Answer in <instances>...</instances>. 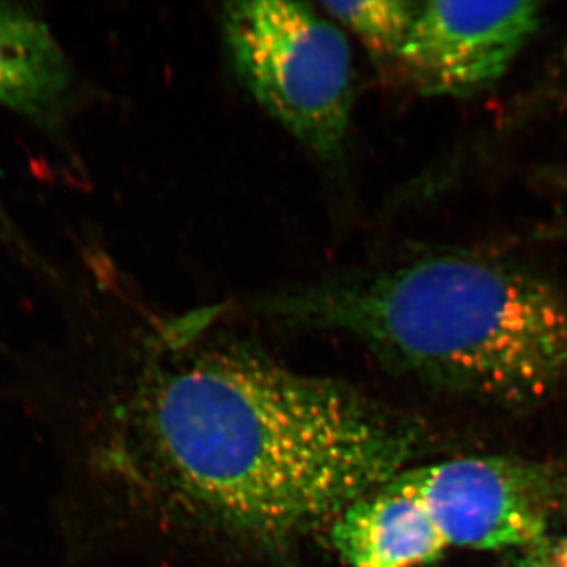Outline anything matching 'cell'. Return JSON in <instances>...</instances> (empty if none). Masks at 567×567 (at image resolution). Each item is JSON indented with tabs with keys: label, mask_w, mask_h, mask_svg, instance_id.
<instances>
[{
	"label": "cell",
	"mask_w": 567,
	"mask_h": 567,
	"mask_svg": "<svg viewBox=\"0 0 567 567\" xmlns=\"http://www.w3.org/2000/svg\"><path fill=\"white\" fill-rule=\"evenodd\" d=\"M126 427L183 509L259 543L333 524L402 472L416 447L410 425L344 383L238 349L156 365Z\"/></svg>",
	"instance_id": "obj_1"
},
{
	"label": "cell",
	"mask_w": 567,
	"mask_h": 567,
	"mask_svg": "<svg viewBox=\"0 0 567 567\" xmlns=\"http://www.w3.org/2000/svg\"><path fill=\"white\" fill-rule=\"evenodd\" d=\"M249 308L342 331L432 385L529 404L567 380V300L524 265L431 249L260 295Z\"/></svg>",
	"instance_id": "obj_2"
},
{
	"label": "cell",
	"mask_w": 567,
	"mask_h": 567,
	"mask_svg": "<svg viewBox=\"0 0 567 567\" xmlns=\"http://www.w3.org/2000/svg\"><path fill=\"white\" fill-rule=\"evenodd\" d=\"M235 70L256 102L319 162L344 159L352 128L354 65L346 33L301 2L224 7Z\"/></svg>",
	"instance_id": "obj_3"
},
{
	"label": "cell",
	"mask_w": 567,
	"mask_h": 567,
	"mask_svg": "<svg viewBox=\"0 0 567 567\" xmlns=\"http://www.w3.org/2000/svg\"><path fill=\"white\" fill-rule=\"evenodd\" d=\"M393 481L423 506L447 547L535 546L548 537L558 507L554 475L516 458H454L404 468Z\"/></svg>",
	"instance_id": "obj_4"
},
{
	"label": "cell",
	"mask_w": 567,
	"mask_h": 567,
	"mask_svg": "<svg viewBox=\"0 0 567 567\" xmlns=\"http://www.w3.org/2000/svg\"><path fill=\"white\" fill-rule=\"evenodd\" d=\"M543 20L537 2H424L395 63L425 95H476L511 69Z\"/></svg>",
	"instance_id": "obj_5"
},
{
	"label": "cell",
	"mask_w": 567,
	"mask_h": 567,
	"mask_svg": "<svg viewBox=\"0 0 567 567\" xmlns=\"http://www.w3.org/2000/svg\"><path fill=\"white\" fill-rule=\"evenodd\" d=\"M74 71L40 14L0 2V107L54 130L69 111Z\"/></svg>",
	"instance_id": "obj_6"
},
{
	"label": "cell",
	"mask_w": 567,
	"mask_h": 567,
	"mask_svg": "<svg viewBox=\"0 0 567 567\" xmlns=\"http://www.w3.org/2000/svg\"><path fill=\"white\" fill-rule=\"evenodd\" d=\"M331 540L349 567H429L447 548L423 506L393 477L336 518Z\"/></svg>",
	"instance_id": "obj_7"
},
{
	"label": "cell",
	"mask_w": 567,
	"mask_h": 567,
	"mask_svg": "<svg viewBox=\"0 0 567 567\" xmlns=\"http://www.w3.org/2000/svg\"><path fill=\"white\" fill-rule=\"evenodd\" d=\"M320 9L361 40L380 61H394L404 47L417 3L394 0L322 2Z\"/></svg>",
	"instance_id": "obj_8"
},
{
	"label": "cell",
	"mask_w": 567,
	"mask_h": 567,
	"mask_svg": "<svg viewBox=\"0 0 567 567\" xmlns=\"http://www.w3.org/2000/svg\"><path fill=\"white\" fill-rule=\"evenodd\" d=\"M499 567H567V536H548L535 546L522 548Z\"/></svg>",
	"instance_id": "obj_9"
}]
</instances>
